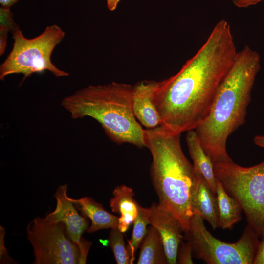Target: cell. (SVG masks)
Masks as SVG:
<instances>
[{
	"mask_svg": "<svg viewBox=\"0 0 264 264\" xmlns=\"http://www.w3.org/2000/svg\"><path fill=\"white\" fill-rule=\"evenodd\" d=\"M8 31L0 28V55L4 54L7 45V39Z\"/></svg>",
	"mask_w": 264,
	"mask_h": 264,
	"instance_id": "24",
	"label": "cell"
},
{
	"mask_svg": "<svg viewBox=\"0 0 264 264\" xmlns=\"http://www.w3.org/2000/svg\"><path fill=\"white\" fill-rule=\"evenodd\" d=\"M157 81H142L133 86L132 110L134 116L146 129L160 125V119L153 102Z\"/></svg>",
	"mask_w": 264,
	"mask_h": 264,
	"instance_id": "11",
	"label": "cell"
},
{
	"mask_svg": "<svg viewBox=\"0 0 264 264\" xmlns=\"http://www.w3.org/2000/svg\"><path fill=\"white\" fill-rule=\"evenodd\" d=\"M133 86L112 82L89 85L65 97L61 105L73 119L88 116L97 121L114 142L146 147L144 131L134 115Z\"/></svg>",
	"mask_w": 264,
	"mask_h": 264,
	"instance_id": "4",
	"label": "cell"
},
{
	"mask_svg": "<svg viewBox=\"0 0 264 264\" xmlns=\"http://www.w3.org/2000/svg\"><path fill=\"white\" fill-rule=\"evenodd\" d=\"M234 4L238 8H246L255 5L263 0H232Z\"/></svg>",
	"mask_w": 264,
	"mask_h": 264,
	"instance_id": "25",
	"label": "cell"
},
{
	"mask_svg": "<svg viewBox=\"0 0 264 264\" xmlns=\"http://www.w3.org/2000/svg\"><path fill=\"white\" fill-rule=\"evenodd\" d=\"M137 264H168L161 236L152 225L147 229L146 235L141 243Z\"/></svg>",
	"mask_w": 264,
	"mask_h": 264,
	"instance_id": "17",
	"label": "cell"
},
{
	"mask_svg": "<svg viewBox=\"0 0 264 264\" xmlns=\"http://www.w3.org/2000/svg\"><path fill=\"white\" fill-rule=\"evenodd\" d=\"M113 198L110 200V207L113 212L120 214L118 228L124 233L137 215V202L134 200L133 190L125 185L116 186L113 191Z\"/></svg>",
	"mask_w": 264,
	"mask_h": 264,
	"instance_id": "14",
	"label": "cell"
},
{
	"mask_svg": "<svg viewBox=\"0 0 264 264\" xmlns=\"http://www.w3.org/2000/svg\"><path fill=\"white\" fill-rule=\"evenodd\" d=\"M237 52L230 25L221 19L178 72L157 82L153 102L160 125L181 134L200 125L209 113Z\"/></svg>",
	"mask_w": 264,
	"mask_h": 264,
	"instance_id": "1",
	"label": "cell"
},
{
	"mask_svg": "<svg viewBox=\"0 0 264 264\" xmlns=\"http://www.w3.org/2000/svg\"><path fill=\"white\" fill-rule=\"evenodd\" d=\"M67 184L60 185L54 197L56 200L54 210L46 217L54 222H62L66 226L67 232L72 241L78 246L84 263L91 243L82 237L89 226L87 218L81 215L69 199L67 194Z\"/></svg>",
	"mask_w": 264,
	"mask_h": 264,
	"instance_id": "9",
	"label": "cell"
},
{
	"mask_svg": "<svg viewBox=\"0 0 264 264\" xmlns=\"http://www.w3.org/2000/svg\"><path fill=\"white\" fill-rule=\"evenodd\" d=\"M18 1L19 0H0V4L1 7L10 8Z\"/></svg>",
	"mask_w": 264,
	"mask_h": 264,
	"instance_id": "27",
	"label": "cell"
},
{
	"mask_svg": "<svg viewBox=\"0 0 264 264\" xmlns=\"http://www.w3.org/2000/svg\"><path fill=\"white\" fill-rule=\"evenodd\" d=\"M69 198L81 214L90 220L91 225L88 232L118 227L119 218L105 210L101 204L92 198L84 197L79 199Z\"/></svg>",
	"mask_w": 264,
	"mask_h": 264,
	"instance_id": "13",
	"label": "cell"
},
{
	"mask_svg": "<svg viewBox=\"0 0 264 264\" xmlns=\"http://www.w3.org/2000/svg\"><path fill=\"white\" fill-rule=\"evenodd\" d=\"M216 196L218 228L223 230L231 229L236 223L241 220L242 208L238 201L227 193L218 180Z\"/></svg>",
	"mask_w": 264,
	"mask_h": 264,
	"instance_id": "16",
	"label": "cell"
},
{
	"mask_svg": "<svg viewBox=\"0 0 264 264\" xmlns=\"http://www.w3.org/2000/svg\"><path fill=\"white\" fill-rule=\"evenodd\" d=\"M195 178L192 190L191 208L193 214L201 216L213 229L217 226V203L216 194L202 175L194 169Z\"/></svg>",
	"mask_w": 264,
	"mask_h": 264,
	"instance_id": "12",
	"label": "cell"
},
{
	"mask_svg": "<svg viewBox=\"0 0 264 264\" xmlns=\"http://www.w3.org/2000/svg\"><path fill=\"white\" fill-rule=\"evenodd\" d=\"M214 171L227 193L241 205L247 224L259 237L264 236V160L246 167L232 160L216 162Z\"/></svg>",
	"mask_w": 264,
	"mask_h": 264,
	"instance_id": "6",
	"label": "cell"
},
{
	"mask_svg": "<svg viewBox=\"0 0 264 264\" xmlns=\"http://www.w3.org/2000/svg\"><path fill=\"white\" fill-rule=\"evenodd\" d=\"M123 233L118 227L111 228L109 235V243L117 264H131V260L125 245Z\"/></svg>",
	"mask_w": 264,
	"mask_h": 264,
	"instance_id": "19",
	"label": "cell"
},
{
	"mask_svg": "<svg viewBox=\"0 0 264 264\" xmlns=\"http://www.w3.org/2000/svg\"><path fill=\"white\" fill-rule=\"evenodd\" d=\"M253 264H264V236L260 241Z\"/></svg>",
	"mask_w": 264,
	"mask_h": 264,
	"instance_id": "23",
	"label": "cell"
},
{
	"mask_svg": "<svg viewBox=\"0 0 264 264\" xmlns=\"http://www.w3.org/2000/svg\"><path fill=\"white\" fill-rule=\"evenodd\" d=\"M260 67L258 53L248 46L237 52L234 62L213 100L205 119L195 129L213 163L228 161L229 136L245 122L256 76Z\"/></svg>",
	"mask_w": 264,
	"mask_h": 264,
	"instance_id": "2",
	"label": "cell"
},
{
	"mask_svg": "<svg viewBox=\"0 0 264 264\" xmlns=\"http://www.w3.org/2000/svg\"><path fill=\"white\" fill-rule=\"evenodd\" d=\"M26 233L33 248L34 264H85L63 223L37 217L28 224Z\"/></svg>",
	"mask_w": 264,
	"mask_h": 264,
	"instance_id": "8",
	"label": "cell"
},
{
	"mask_svg": "<svg viewBox=\"0 0 264 264\" xmlns=\"http://www.w3.org/2000/svg\"><path fill=\"white\" fill-rule=\"evenodd\" d=\"M204 219L191 217L184 239L192 247L193 257L207 264H253L260 243L259 235L248 224L235 242L228 243L214 237L206 229Z\"/></svg>",
	"mask_w": 264,
	"mask_h": 264,
	"instance_id": "7",
	"label": "cell"
},
{
	"mask_svg": "<svg viewBox=\"0 0 264 264\" xmlns=\"http://www.w3.org/2000/svg\"><path fill=\"white\" fill-rule=\"evenodd\" d=\"M192 249L190 242L188 241L185 242L182 241L177 250V263L180 264H192Z\"/></svg>",
	"mask_w": 264,
	"mask_h": 264,
	"instance_id": "21",
	"label": "cell"
},
{
	"mask_svg": "<svg viewBox=\"0 0 264 264\" xmlns=\"http://www.w3.org/2000/svg\"><path fill=\"white\" fill-rule=\"evenodd\" d=\"M137 215L133 223V230L131 239L126 246L128 254L132 264L134 255L141 244L147 231V226L150 224V208H144L137 202Z\"/></svg>",
	"mask_w": 264,
	"mask_h": 264,
	"instance_id": "18",
	"label": "cell"
},
{
	"mask_svg": "<svg viewBox=\"0 0 264 264\" xmlns=\"http://www.w3.org/2000/svg\"><path fill=\"white\" fill-rule=\"evenodd\" d=\"M12 50L0 66V79L9 75L22 74V83L34 73L48 71L56 77H65L69 73L57 67L51 56L55 47L64 39L65 33L56 24L47 26L38 36L28 39L19 28L12 33Z\"/></svg>",
	"mask_w": 264,
	"mask_h": 264,
	"instance_id": "5",
	"label": "cell"
},
{
	"mask_svg": "<svg viewBox=\"0 0 264 264\" xmlns=\"http://www.w3.org/2000/svg\"><path fill=\"white\" fill-rule=\"evenodd\" d=\"M5 230L0 226V263H6L9 258H8V255L7 254L6 248L5 247L4 236L5 235Z\"/></svg>",
	"mask_w": 264,
	"mask_h": 264,
	"instance_id": "22",
	"label": "cell"
},
{
	"mask_svg": "<svg viewBox=\"0 0 264 264\" xmlns=\"http://www.w3.org/2000/svg\"><path fill=\"white\" fill-rule=\"evenodd\" d=\"M186 141L194 169L202 175L216 194L217 180L214 171V163L205 153L195 130L187 132Z\"/></svg>",
	"mask_w": 264,
	"mask_h": 264,
	"instance_id": "15",
	"label": "cell"
},
{
	"mask_svg": "<svg viewBox=\"0 0 264 264\" xmlns=\"http://www.w3.org/2000/svg\"><path fill=\"white\" fill-rule=\"evenodd\" d=\"M120 0H106L108 8L109 10L113 11L115 10Z\"/></svg>",
	"mask_w": 264,
	"mask_h": 264,
	"instance_id": "26",
	"label": "cell"
},
{
	"mask_svg": "<svg viewBox=\"0 0 264 264\" xmlns=\"http://www.w3.org/2000/svg\"><path fill=\"white\" fill-rule=\"evenodd\" d=\"M150 209V224L161 236L168 264H176L178 248L184 239L181 223L159 204L153 203Z\"/></svg>",
	"mask_w": 264,
	"mask_h": 264,
	"instance_id": "10",
	"label": "cell"
},
{
	"mask_svg": "<svg viewBox=\"0 0 264 264\" xmlns=\"http://www.w3.org/2000/svg\"><path fill=\"white\" fill-rule=\"evenodd\" d=\"M253 142L256 145L264 148V134L255 136Z\"/></svg>",
	"mask_w": 264,
	"mask_h": 264,
	"instance_id": "28",
	"label": "cell"
},
{
	"mask_svg": "<svg viewBox=\"0 0 264 264\" xmlns=\"http://www.w3.org/2000/svg\"><path fill=\"white\" fill-rule=\"evenodd\" d=\"M180 135L161 125L144 131L146 147L152 157L151 173L158 204L180 221L184 232L193 215L191 198L195 174L182 151Z\"/></svg>",
	"mask_w": 264,
	"mask_h": 264,
	"instance_id": "3",
	"label": "cell"
},
{
	"mask_svg": "<svg viewBox=\"0 0 264 264\" xmlns=\"http://www.w3.org/2000/svg\"><path fill=\"white\" fill-rule=\"evenodd\" d=\"M13 14L10 8L1 7L0 8V28L11 31L12 33L19 28L15 22Z\"/></svg>",
	"mask_w": 264,
	"mask_h": 264,
	"instance_id": "20",
	"label": "cell"
}]
</instances>
